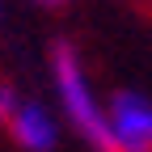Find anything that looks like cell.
<instances>
[{"instance_id":"cell-1","label":"cell","mask_w":152,"mask_h":152,"mask_svg":"<svg viewBox=\"0 0 152 152\" xmlns=\"http://www.w3.org/2000/svg\"><path fill=\"white\" fill-rule=\"evenodd\" d=\"M51 76H55V93H59V106L68 114V123L80 131V135L97 148V152H114V135H110V114L102 106V97L93 93L89 76L80 68V55L68 42L55 47L51 55Z\"/></svg>"},{"instance_id":"cell-2","label":"cell","mask_w":152,"mask_h":152,"mask_svg":"<svg viewBox=\"0 0 152 152\" xmlns=\"http://www.w3.org/2000/svg\"><path fill=\"white\" fill-rule=\"evenodd\" d=\"M106 114H110L114 152H152V97L123 89L110 97Z\"/></svg>"},{"instance_id":"cell-3","label":"cell","mask_w":152,"mask_h":152,"mask_svg":"<svg viewBox=\"0 0 152 152\" xmlns=\"http://www.w3.org/2000/svg\"><path fill=\"white\" fill-rule=\"evenodd\" d=\"M4 127L17 140V148H26V152H55V144H59V123H55V114L42 102H30V97H21L13 106Z\"/></svg>"},{"instance_id":"cell-4","label":"cell","mask_w":152,"mask_h":152,"mask_svg":"<svg viewBox=\"0 0 152 152\" xmlns=\"http://www.w3.org/2000/svg\"><path fill=\"white\" fill-rule=\"evenodd\" d=\"M17 102H21V97H17V89H13V85H0V118H9Z\"/></svg>"},{"instance_id":"cell-5","label":"cell","mask_w":152,"mask_h":152,"mask_svg":"<svg viewBox=\"0 0 152 152\" xmlns=\"http://www.w3.org/2000/svg\"><path fill=\"white\" fill-rule=\"evenodd\" d=\"M38 4H68V0H38Z\"/></svg>"}]
</instances>
